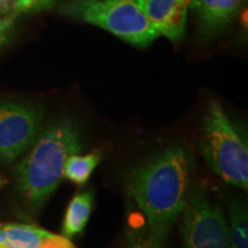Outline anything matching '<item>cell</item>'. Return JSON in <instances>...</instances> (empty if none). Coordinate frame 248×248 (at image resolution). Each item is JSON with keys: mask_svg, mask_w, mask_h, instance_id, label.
<instances>
[{"mask_svg": "<svg viewBox=\"0 0 248 248\" xmlns=\"http://www.w3.org/2000/svg\"><path fill=\"white\" fill-rule=\"evenodd\" d=\"M193 157L183 147H170L135 167L126 190L147 219V241L164 248L191 190Z\"/></svg>", "mask_w": 248, "mask_h": 248, "instance_id": "obj_1", "label": "cell"}, {"mask_svg": "<svg viewBox=\"0 0 248 248\" xmlns=\"http://www.w3.org/2000/svg\"><path fill=\"white\" fill-rule=\"evenodd\" d=\"M83 148L77 124L68 117L49 124L33 141V147L17 166L15 177L22 199L38 209L63 178L64 163Z\"/></svg>", "mask_w": 248, "mask_h": 248, "instance_id": "obj_2", "label": "cell"}, {"mask_svg": "<svg viewBox=\"0 0 248 248\" xmlns=\"http://www.w3.org/2000/svg\"><path fill=\"white\" fill-rule=\"evenodd\" d=\"M57 6L63 16L97 26L140 47L160 36L138 0H60Z\"/></svg>", "mask_w": 248, "mask_h": 248, "instance_id": "obj_3", "label": "cell"}, {"mask_svg": "<svg viewBox=\"0 0 248 248\" xmlns=\"http://www.w3.org/2000/svg\"><path fill=\"white\" fill-rule=\"evenodd\" d=\"M200 152L223 181L247 191V144L217 101L209 105L204 115Z\"/></svg>", "mask_w": 248, "mask_h": 248, "instance_id": "obj_4", "label": "cell"}, {"mask_svg": "<svg viewBox=\"0 0 248 248\" xmlns=\"http://www.w3.org/2000/svg\"><path fill=\"white\" fill-rule=\"evenodd\" d=\"M183 248H229V225L200 188L190 190L182 210Z\"/></svg>", "mask_w": 248, "mask_h": 248, "instance_id": "obj_5", "label": "cell"}, {"mask_svg": "<svg viewBox=\"0 0 248 248\" xmlns=\"http://www.w3.org/2000/svg\"><path fill=\"white\" fill-rule=\"evenodd\" d=\"M43 113L20 102H0V161L13 162L39 136Z\"/></svg>", "mask_w": 248, "mask_h": 248, "instance_id": "obj_6", "label": "cell"}, {"mask_svg": "<svg viewBox=\"0 0 248 248\" xmlns=\"http://www.w3.org/2000/svg\"><path fill=\"white\" fill-rule=\"evenodd\" d=\"M154 29L171 42H179L185 33L191 0H138Z\"/></svg>", "mask_w": 248, "mask_h": 248, "instance_id": "obj_7", "label": "cell"}, {"mask_svg": "<svg viewBox=\"0 0 248 248\" xmlns=\"http://www.w3.org/2000/svg\"><path fill=\"white\" fill-rule=\"evenodd\" d=\"M0 248H76L69 239L29 224H0Z\"/></svg>", "mask_w": 248, "mask_h": 248, "instance_id": "obj_8", "label": "cell"}, {"mask_svg": "<svg viewBox=\"0 0 248 248\" xmlns=\"http://www.w3.org/2000/svg\"><path fill=\"white\" fill-rule=\"evenodd\" d=\"M245 2L246 0H191L190 9L201 32L214 36L230 26Z\"/></svg>", "mask_w": 248, "mask_h": 248, "instance_id": "obj_9", "label": "cell"}, {"mask_svg": "<svg viewBox=\"0 0 248 248\" xmlns=\"http://www.w3.org/2000/svg\"><path fill=\"white\" fill-rule=\"evenodd\" d=\"M93 199L94 197L91 191H84L77 193L70 200L62 223L63 237L69 239L84 231L93 209Z\"/></svg>", "mask_w": 248, "mask_h": 248, "instance_id": "obj_10", "label": "cell"}, {"mask_svg": "<svg viewBox=\"0 0 248 248\" xmlns=\"http://www.w3.org/2000/svg\"><path fill=\"white\" fill-rule=\"evenodd\" d=\"M101 161L100 152H92L86 155L73 154L68 157L63 168V178L77 185H84Z\"/></svg>", "mask_w": 248, "mask_h": 248, "instance_id": "obj_11", "label": "cell"}, {"mask_svg": "<svg viewBox=\"0 0 248 248\" xmlns=\"http://www.w3.org/2000/svg\"><path fill=\"white\" fill-rule=\"evenodd\" d=\"M229 248H248L247 206L240 200H233L229 209Z\"/></svg>", "mask_w": 248, "mask_h": 248, "instance_id": "obj_12", "label": "cell"}, {"mask_svg": "<svg viewBox=\"0 0 248 248\" xmlns=\"http://www.w3.org/2000/svg\"><path fill=\"white\" fill-rule=\"evenodd\" d=\"M58 0H0V14L5 16H18L48 11L57 6Z\"/></svg>", "mask_w": 248, "mask_h": 248, "instance_id": "obj_13", "label": "cell"}, {"mask_svg": "<svg viewBox=\"0 0 248 248\" xmlns=\"http://www.w3.org/2000/svg\"><path fill=\"white\" fill-rule=\"evenodd\" d=\"M15 18H16V16H5L0 18V31L12 29Z\"/></svg>", "mask_w": 248, "mask_h": 248, "instance_id": "obj_14", "label": "cell"}, {"mask_svg": "<svg viewBox=\"0 0 248 248\" xmlns=\"http://www.w3.org/2000/svg\"><path fill=\"white\" fill-rule=\"evenodd\" d=\"M9 31H11V29L0 31V47H1V46L4 45L5 43L8 40V38H9Z\"/></svg>", "mask_w": 248, "mask_h": 248, "instance_id": "obj_15", "label": "cell"}, {"mask_svg": "<svg viewBox=\"0 0 248 248\" xmlns=\"http://www.w3.org/2000/svg\"><path fill=\"white\" fill-rule=\"evenodd\" d=\"M4 183H5V182H4V181H2V179H1V178H0V187H1V185H2V184H4Z\"/></svg>", "mask_w": 248, "mask_h": 248, "instance_id": "obj_16", "label": "cell"}]
</instances>
